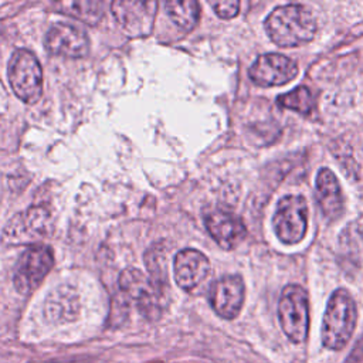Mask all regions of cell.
<instances>
[{
	"mask_svg": "<svg viewBox=\"0 0 363 363\" xmlns=\"http://www.w3.org/2000/svg\"><path fill=\"white\" fill-rule=\"evenodd\" d=\"M119 289L123 298L136 303L139 312L146 319L155 320L162 315L164 288L139 269H125L119 277Z\"/></svg>",
	"mask_w": 363,
	"mask_h": 363,
	"instance_id": "obj_4",
	"label": "cell"
},
{
	"mask_svg": "<svg viewBox=\"0 0 363 363\" xmlns=\"http://www.w3.org/2000/svg\"><path fill=\"white\" fill-rule=\"evenodd\" d=\"M52 267V252L47 245H33L27 248L17 261L13 282L16 289L31 294Z\"/></svg>",
	"mask_w": 363,
	"mask_h": 363,
	"instance_id": "obj_8",
	"label": "cell"
},
{
	"mask_svg": "<svg viewBox=\"0 0 363 363\" xmlns=\"http://www.w3.org/2000/svg\"><path fill=\"white\" fill-rule=\"evenodd\" d=\"M272 227L277 238L286 244H298L308 230V203L301 194L284 196L272 216Z\"/></svg>",
	"mask_w": 363,
	"mask_h": 363,
	"instance_id": "obj_6",
	"label": "cell"
},
{
	"mask_svg": "<svg viewBox=\"0 0 363 363\" xmlns=\"http://www.w3.org/2000/svg\"><path fill=\"white\" fill-rule=\"evenodd\" d=\"M278 319L285 336L292 343H303L309 330L308 292L298 284L286 285L278 302Z\"/></svg>",
	"mask_w": 363,
	"mask_h": 363,
	"instance_id": "obj_3",
	"label": "cell"
},
{
	"mask_svg": "<svg viewBox=\"0 0 363 363\" xmlns=\"http://www.w3.org/2000/svg\"><path fill=\"white\" fill-rule=\"evenodd\" d=\"M204 223L210 235L224 250L235 248L247 235L244 221L227 210H214L208 213Z\"/></svg>",
	"mask_w": 363,
	"mask_h": 363,
	"instance_id": "obj_13",
	"label": "cell"
},
{
	"mask_svg": "<svg viewBox=\"0 0 363 363\" xmlns=\"http://www.w3.org/2000/svg\"><path fill=\"white\" fill-rule=\"evenodd\" d=\"M277 104L284 109L295 111L303 116H308L315 111V96L305 85H299L291 92L279 95L277 98Z\"/></svg>",
	"mask_w": 363,
	"mask_h": 363,
	"instance_id": "obj_18",
	"label": "cell"
},
{
	"mask_svg": "<svg viewBox=\"0 0 363 363\" xmlns=\"http://www.w3.org/2000/svg\"><path fill=\"white\" fill-rule=\"evenodd\" d=\"M44 47L52 55L81 58L89 52V40L81 28L71 24L57 23L47 31Z\"/></svg>",
	"mask_w": 363,
	"mask_h": 363,
	"instance_id": "obj_12",
	"label": "cell"
},
{
	"mask_svg": "<svg viewBox=\"0 0 363 363\" xmlns=\"http://www.w3.org/2000/svg\"><path fill=\"white\" fill-rule=\"evenodd\" d=\"M315 187H316V201L319 204L322 214L329 221H335L339 217H342L345 211V200H343L340 184L335 173L328 167L319 169L316 174Z\"/></svg>",
	"mask_w": 363,
	"mask_h": 363,
	"instance_id": "obj_15",
	"label": "cell"
},
{
	"mask_svg": "<svg viewBox=\"0 0 363 363\" xmlns=\"http://www.w3.org/2000/svg\"><path fill=\"white\" fill-rule=\"evenodd\" d=\"M357 308L349 291L339 288L332 292L322 320L320 339L329 350L343 349L356 328Z\"/></svg>",
	"mask_w": 363,
	"mask_h": 363,
	"instance_id": "obj_2",
	"label": "cell"
},
{
	"mask_svg": "<svg viewBox=\"0 0 363 363\" xmlns=\"http://www.w3.org/2000/svg\"><path fill=\"white\" fill-rule=\"evenodd\" d=\"M248 75L258 86H279L291 82L298 75V65L284 54L268 52L252 62Z\"/></svg>",
	"mask_w": 363,
	"mask_h": 363,
	"instance_id": "obj_10",
	"label": "cell"
},
{
	"mask_svg": "<svg viewBox=\"0 0 363 363\" xmlns=\"http://www.w3.org/2000/svg\"><path fill=\"white\" fill-rule=\"evenodd\" d=\"M51 231V213L47 207L33 206L16 214L3 230V240L10 244H31Z\"/></svg>",
	"mask_w": 363,
	"mask_h": 363,
	"instance_id": "obj_7",
	"label": "cell"
},
{
	"mask_svg": "<svg viewBox=\"0 0 363 363\" xmlns=\"http://www.w3.org/2000/svg\"><path fill=\"white\" fill-rule=\"evenodd\" d=\"M167 16L184 31H190L199 21L200 7L194 0H169L164 3Z\"/></svg>",
	"mask_w": 363,
	"mask_h": 363,
	"instance_id": "obj_16",
	"label": "cell"
},
{
	"mask_svg": "<svg viewBox=\"0 0 363 363\" xmlns=\"http://www.w3.org/2000/svg\"><path fill=\"white\" fill-rule=\"evenodd\" d=\"M146 265L150 278L160 286H166V254L163 248H150L146 254Z\"/></svg>",
	"mask_w": 363,
	"mask_h": 363,
	"instance_id": "obj_20",
	"label": "cell"
},
{
	"mask_svg": "<svg viewBox=\"0 0 363 363\" xmlns=\"http://www.w3.org/2000/svg\"><path fill=\"white\" fill-rule=\"evenodd\" d=\"M74 309L77 311V298L62 289L58 294H52L47 301V313L51 318L72 316Z\"/></svg>",
	"mask_w": 363,
	"mask_h": 363,
	"instance_id": "obj_19",
	"label": "cell"
},
{
	"mask_svg": "<svg viewBox=\"0 0 363 363\" xmlns=\"http://www.w3.org/2000/svg\"><path fill=\"white\" fill-rule=\"evenodd\" d=\"M156 1L116 0L112 3V14L126 35H147L153 28Z\"/></svg>",
	"mask_w": 363,
	"mask_h": 363,
	"instance_id": "obj_9",
	"label": "cell"
},
{
	"mask_svg": "<svg viewBox=\"0 0 363 363\" xmlns=\"http://www.w3.org/2000/svg\"><path fill=\"white\" fill-rule=\"evenodd\" d=\"M55 7L60 13L74 16L88 24H96L104 14V3L96 0H74V1H58Z\"/></svg>",
	"mask_w": 363,
	"mask_h": 363,
	"instance_id": "obj_17",
	"label": "cell"
},
{
	"mask_svg": "<svg viewBox=\"0 0 363 363\" xmlns=\"http://www.w3.org/2000/svg\"><path fill=\"white\" fill-rule=\"evenodd\" d=\"M210 6L216 11V14L221 18H233L238 14V10H240V3L235 1V0L211 1Z\"/></svg>",
	"mask_w": 363,
	"mask_h": 363,
	"instance_id": "obj_21",
	"label": "cell"
},
{
	"mask_svg": "<svg viewBox=\"0 0 363 363\" xmlns=\"http://www.w3.org/2000/svg\"><path fill=\"white\" fill-rule=\"evenodd\" d=\"M174 279L184 291L197 288L210 272L208 258L197 250H182L174 257Z\"/></svg>",
	"mask_w": 363,
	"mask_h": 363,
	"instance_id": "obj_14",
	"label": "cell"
},
{
	"mask_svg": "<svg viewBox=\"0 0 363 363\" xmlns=\"http://www.w3.org/2000/svg\"><path fill=\"white\" fill-rule=\"evenodd\" d=\"M9 82L14 94L26 104L40 99L43 91V71L37 57L24 48L16 50L9 61Z\"/></svg>",
	"mask_w": 363,
	"mask_h": 363,
	"instance_id": "obj_5",
	"label": "cell"
},
{
	"mask_svg": "<svg viewBox=\"0 0 363 363\" xmlns=\"http://www.w3.org/2000/svg\"><path fill=\"white\" fill-rule=\"evenodd\" d=\"M264 28L275 45L291 48L312 41L318 26L311 7L292 3L275 7L267 16Z\"/></svg>",
	"mask_w": 363,
	"mask_h": 363,
	"instance_id": "obj_1",
	"label": "cell"
},
{
	"mask_svg": "<svg viewBox=\"0 0 363 363\" xmlns=\"http://www.w3.org/2000/svg\"><path fill=\"white\" fill-rule=\"evenodd\" d=\"M245 296L244 281L240 275H225L217 279L208 292V301L214 312L224 319L238 316Z\"/></svg>",
	"mask_w": 363,
	"mask_h": 363,
	"instance_id": "obj_11",
	"label": "cell"
}]
</instances>
